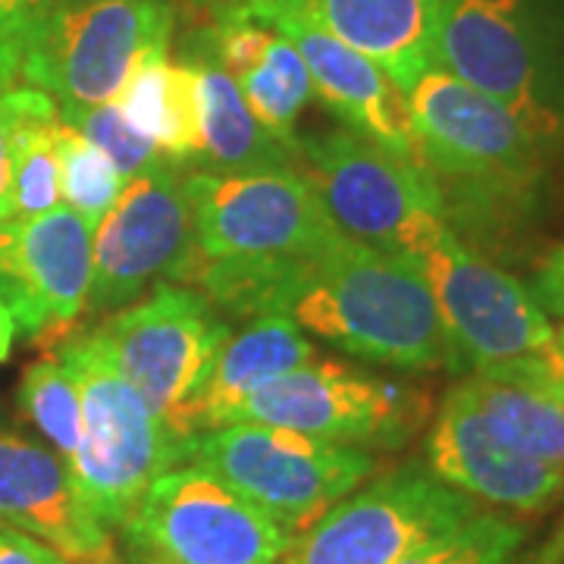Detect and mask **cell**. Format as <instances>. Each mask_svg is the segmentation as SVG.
I'll list each match as a JSON object with an SVG mask.
<instances>
[{
	"label": "cell",
	"instance_id": "13",
	"mask_svg": "<svg viewBox=\"0 0 564 564\" xmlns=\"http://www.w3.org/2000/svg\"><path fill=\"white\" fill-rule=\"evenodd\" d=\"M417 163L440 182L477 192H514L540 173V141L508 107L443 66L408 88Z\"/></svg>",
	"mask_w": 564,
	"mask_h": 564
},
{
	"label": "cell",
	"instance_id": "23",
	"mask_svg": "<svg viewBox=\"0 0 564 564\" xmlns=\"http://www.w3.org/2000/svg\"><path fill=\"white\" fill-rule=\"evenodd\" d=\"M122 117L158 144L166 161L198 158V101L192 63H173L166 54H148L117 98Z\"/></svg>",
	"mask_w": 564,
	"mask_h": 564
},
{
	"label": "cell",
	"instance_id": "7",
	"mask_svg": "<svg viewBox=\"0 0 564 564\" xmlns=\"http://www.w3.org/2000/svg\"><path fill=\"white\" fill-rule=\"evenodd\" d=\"M185 195L195 261L292 270L317 261L345 236L302 170L195 173L185 180Z\"/></svg>",
	"mask_w": 564,
	"mask_h": 564
},
{
	"label": "cell",
	"instance_id": "5",
	"mask_svg": "<svg viewBox=\"0 0 564 564\" xmlns=\"http://www.w3.org/2000/svg\"><path fill=\"white\" fill-rule=\"evenodd\" d=\"M173 22L170 0H51L17 44L20 76L61 110L117 104L135 66L170 51Z\"/></svg>",
	"mask_w": 564,
	"mask_h": 564
},
{
	"label": "cell",
	"instance_id": "30",
	"mask_svg": "<svg viewBox=\"0 0 564 564\" xmlns=\"http://www.w3.org/2000/svg\"><path fill=\"white\" fill-rule=\"evenodd\" d=\"M57 110V101L39 88L0 91V220H13V158L17 135L39 113Z\"/></svg>",
	"mask_w": 564,
	"mask_h": 564
},
{
	"label": "cell",
	"instance_id": "37",
	"mask_svg": "<svg viewBox=\"0 0 564 564\" xmlns=\"http://www.w3.org/2000/svg\"><path fill=\"white\" fill-rule=\"evenodd\" d=\"M555 336H558V348H562V355H564V323L555 329Z\"/></svg>",
	"mask_w": 564,
	"mask_h": 564
},
{
	"label": "cell",
	"instance_id": "27",
	"mask_svg": "<svg viewBox=\"0 0 564 564\" xmlns=\"http://www.w3.org/2000/svg\"><path fill=\"white\" fill-rule=\"evenodd\" d=\"M126 180L113 170V163L104 158L101 148L82 139L76 129L63 122L61 129V195L73 214L91 229L113 210L120 202Z\"/></svg>",
	"mask_w": 564,
	"mask_h": 564
},
{
	"label": "cell",
	"instance_id": "15",
	"mask_svg": "<svg viewBox=\"0 0 564 564\" xmlns=\"http://www.w3.org/2000/svg\"><path fill=\"white\" fill-rule=\"evenodd\" d=\"M95 273V229L66 204L0 220V299L25 336L57 333L79 321Z\"/></svg>",
	"mask_w": 564,
	"mask_h": 564
},
{
	"label": "cell",
	"instance_id": "33",
	"mask_svg": "<svg viewBox=\"0 0 564 564\" xmlns=\"http://www.w3.org/2000/svg\"><path fill=\"white\" fill-rule=\"evenodd\" d=\"M47 7L51 0H0V39L17 47Z\"/></svg>",
	"mask_w": 564,
	"mask_h": 564
},
{
	"label": "cell",
	"instance_id": "40",
	"mask_svg": "<svg viewBox=\"0 0 564 564\" xmlns=\"http://www.w3.org/2000/svg\"><path fill=\"white\" fill-rule=\"evenodd\" d=\"M151 564H161V562H151Z\"/></svg>",
	"mask_w": 564,
	"mask_h": 564
},
{
	"label": "cell",
	"instance_id": "25",
	"mask_svg": "<svg viewBox=\"0 0 564 564\" xmlns=\"http://www.w3.org/2000/svg\"><path fill=\"white\" fill-rule=\"evenodd\" d=\"M61 110L25 122L13 158V220H32L61 207Z\"/></svg>",
	"mask_w": 564,
	"mask_h": 564
},
{
	"label": "cell",
	"instance_id": "3",
	"mask_svg": "<svg viewBox=\"0 0 564 564\" xmlns=\"http://www.w3.org/2000/svg\"><path fill=\"white\" fill-rule=\"evenodd\" d=\"M57 358L82 392V440L69 458L73 484L104 527H122L148 486L188 462L192 436L170 430L82 333L61 345Z\"/></svg>",
	"mask_w": 564,
	"mask_h": 564
},
{
	"label": "cell",
	"instance_id": "1",
	"mask_svg": "<svg viewBox=\"0 0 564 564\" xmlns=\"http://www.w3.org/2000/svg\"><path fill=\"white\" fill-rule=\"evenodd\" d=\"M285 317L355 358L402 370L448 367L440 307L421 263L348 236L304 270Z\"/></svg>",
	"mask_w": 564,
	"mask_h": 564
},
{
	"label": "cell",
	"instance_id": "32",
	"mask_svg": "<svg viewBox=\"0 0 564 564\" xmlns=\"http://www.w3.org/2000/svg\"><path fill=\"white\" fill-rule=\"evenodd\" d=\"M533 299L540 302L545 314L564 317V245H558L540 267V273L533 280Z\"/></svg>",
	"mask_w": 564,
	"mask_h": 564
},
{
	"label": "cell",
	"instance_id": "10",
	"mask_svg": "<svg viewBox=\"0 0 564 564\" xmlns=\"http://www.w3.org/2000/svg\"><path fill=\"white\" fill-rule=\"evenodd\" d=\"M129 545L161 564H280L295 536L198 464L144 489L122 524Z\"/></svg>",
	"mask_w": 564,
	"mask_h": 564
},
{
	"label": "cell",
	"instance_id": "26",
	"mask_svg": "<svg viewBox=\"0 0 564 564\" xmlns=\"http://www.w3.org/2000/svg\"><path fill=\"white\" fill-rule=\"evenodd\" d=\"M20 404L41 436L69 464L82 440V392L69 367L61 358L32 364L20 383Z\"/></svg>",
	"mask_w": 564,
	"mask_h": 564
},
{
	"label": "cell",
	"instance_id": "11",
	"mask_svg": "<svg viewBox=\"0 0 564 564\" xmlns=\"http://www.w3.org/2000/svg\"><path fill=\"white\" fill-rule=\"evenodd\" d=\"M430 417L414 386L373 377L339 361L302 364L258 386L232 423H267L323 443L402 448Z\"/></svg>",
	"mask_w": 564,
	"mask_h": 564
},
{
	"label": "cell",
	"instance_id": "22",
	"mask_svg": "<svg viewBox=\"0 0 564 564\" xmlns=\"http://www.w3.org/2000/svg\"><path fill=\"white\" fill-rule=\"evenodd\" d=\"M198 101V158L210 173L299 170V154L273 139L248 110L236 79L217 61L192 63Z\"/></svg>",
	"mask_w": 564,
	"mask_h": 564
},
{
	"label": "cell",
	"instance_id": "12",
	"mask_svg": "<svg viewBox=\"0 0 564 564\" xmlns=\"http://www.w3.org/2000/svg\"><path fill=\"white\" fill-rule=\"evenodd\" d=\"M474 514V496L430 467H399L333 505L295 536L282 564H399Z\"/></svg>",
	"mask_w": 564,
	"mask_h": 564
},
{
	"label": "cell",
	"instance_id": "6",
	"mask_svg": "<svg viewBox=\"0 0 564 564\" xmlns=\"http://www.w3.org/2000/svg\"><path fill=\"white\" fill-rule=\"evenodd\" d=\"M82 336L170 430L198 433V402L229 336L202 292L158 285Z\"/></svg>",
	"mask_w": 564,
	"mask_h": 564
},
{
	"label": "cell",
	"instance_id": "38",
	"mask_svg": "<svg viewBox=\"0 0 564 564\" xmlns=\"http://www.w3.org/2000/svg\"><path fill=\"white\" fill-rule=\"evenodd\" d=\"M558 399H562V404H564V377L558 380Z\"/></svg>",
	"mask_w": 564,
	"mask_h": 564
},
{
	"label": "cell",
	"instance_id": "24",
	"mask_svg": "<svg viewBox=\"0 0 564 564\" xmlns=\"http://www.w3.org/2000/svg\"><path fill=\"white\" fill-rule=\"evenodd\" d=\"M232 79L239 85L254 120L261 122L273 139H280L299 154L295 126L302 117V107L314 95V85L295 44L273 29L261 57Z\"/></svg>",
	"mask_w": 564,
	"mask_h": 564
},
{
	"label": "cell",
	"instance_id": "34",
	"mask_svg": "<svg viewBox=\"0 0 564 564\" xmlns=\"http://www.w3.org/2000/svg\"><path fill=\"white\" fill-rule=\"evenodd\" d=\"M17 76H20V57H17V47L0 39V91L13 88Z\"/></svg>",
	"mask_w": 564,
	"mask_h": 564
},
{
	"label": "cell",
	"instance_id": "4",
	"mask_svg": "<svg viewBox=\"0 0 564 564\" xmlns=\"http://www.w3.org/2000/svg\"><path fill=\"white\" fill-rule=\"evenodd\" d=\"M299 170L348 239L421 261L448 232L443 188L423 170L351 129L299 135Z\"/></svg>",
	"mask_w": 564,
	"mask_h": 564
},
{
	"label": "cell",
	"instance_id": "2",
	"mask_svg": "<svg viewBox=\"0 0 564 564\" xmlns=\"http://www.w3.org/2000/svg\"><path fill=\"white\" fill-rule=\"evenodd\" d=\"M436 66L508 107L540 144L564 132V0H443Z\"/></svg>",
	"mask_w": 564,
	"mask_h": 564
},
{
	"label": "cell",
	"instance_id": "18",
	"mask_svg": "<svg viewBox=\"0 0 564 564\" xmlns=\"http://www.w3.org/2000/svg\"><path fill=\"white\" fill-rule=\"evenodd\" d=\"M426 467L443 484L511 511H545L564 496V470L505 445L462 386H455L426 436Z\"/></svg>",
	"mask_w": 564,
	"mask_h": 564
},
{
	"label": "cell",
	"instance_id": "16",
	"mask_svg": "<svg viewBox=\"0 0 564 564\" xmlns=\"http://www.w3.org/2000/svg\"><path fill=\"white\" fill-rule=\"evenodd\" d=\"M245 20L263 22L295 44L314 91L351 132L417 163L408 91L383 66L323 32L295 3H270Z\"/></svg>",
	"mask_w": 564,
	"mask_h": 564
},
{
	"label": "cell",
	"instance_id": "17",
	"mask_svg": "<svg viewBox=\"0 0 564 564\" xmlns=\"http://www.w3.org/2000/svg\"><path fill=\"white\" fill-rule=\"evenodd\" d=\"M0 524L51 545L69 564H120L107 527L82 502L57 452L0 426Z\"/></svg>",
	"mask_w": 564,
	"mask_h": 564
},
{
	"label": "cell",
	"instance_id": "41",
	"mask_svg": "<svg viewBox=\"0 0 564 564\" xmlns=\"http://www.w3.org/2000/svg\"><path fill=\"white\" fill-rule=\"evenodd\" d=\"M440 7H443V0H440Z\"/></svg>",
	"mask_w": 564,
	"mask_h": 564
},
{
	"label": "cell",
	"instance_id": "35",
	"mask_svg": "<svg viewBox=\"0 0 564 564\" xmlns=\"http://www.w3.org/2000/svg\"><path fill=\"white\" fill-rule=\"evenodd\" d=\"M13 336H17V323H13L10 307L0 299V361H7V355L13 348Z\"/></svg>",
	"mask_w": 564,
	"mask_h": 564
},
{
	"label": "cell",
	"instance_id": "19",
	"mask_svg": "<svg viewBox=\"0 0 564 564\" xmlns=\"http://www.w3.org/2000/svg\"><path fill=\"white\" fill-rule=\"evenodd\" d=\"M276 3H295L323 32L345 41L377 66H383L404 91L430 66H436L440 0H276Z\"/></svg>",
	"mask_w": 564,
	"mask_h": 564
},
{
	"label": "cell",
	"instance_id": "8",
	"mask_svg": "<svg viewBox=\"0 0 564 564\" xmlns=\"http://www.w3.org/2000/svg\"><path fill=\"white\" fill-rule=\"evenodd\" d=\"M188 462L217 474L292 536H302L373 474V455L358 445L323 443L267 423L195 433Z\"/></svg>",
	"mask_w": 564,
	"mask_h": 564
},
{
	"label": "cell",
	"instance_id": "39",
	"mask_svg": "<svg viewBox=\"0 0 564 564\" xmlns=\"http://www.w3.org/2000/svg\"><path fill=\"white\" fill-rule=\"evenodd\" d=\"M69 3H98V0H69Z\"/></svg>",
	"mask_w": 564,
	"mask_h": 564
},
{
	"label": "cell",
	"instance_id": "14",
	"mask_svg": "<svg viewBox=\"0 0 564 564\" xmlns=\"http://www.w3.org/2000/svg\"><path fill=\"white\" fill-rule=\"evenodd\" d=\"M192 261V204L180 170L166 161L126 182L120 202L98 223L85 311L113 314L158 285L185 282Z\"/></svg>",
	"mask_w": 564,
	"mask_h": 564
},
{
	"label": "cell",
	"instance_id": "21",
	"mask_svg": "<svg viewBox=\"0 0 564 564\" xmlns=\"http://www.w3.org/2000/svg\"><path fill=\"white\" fill-rule=\"evenodd\" d=\"M317 348L285 314L254 317L242 333H229L198 402V433L229 426L239 404L267 380L314 361Z\"/></svg>",
	"mask_w": 564,
	"mask_h": 564
},
{
	"label": "cell",
	"instance_id": "31",
	"mask_svg": "<svg viewBox=\"0 0 564 564\" xmlns=\"http://www.w3.org/2000/svg\"><path fill=\"white\" fill-rule=\"evenodd\" d=\"M0 564H69L51 545L0 524Z\"/></svg>",
	"mask_w": 564,
	"mask_h": 564
},
{
	"label": "cell",
	"instance_id": "20",
	"mask_svg": "<svg viewBox=\"0 0 564 564\" xmlns=\"http://www.w3.org/2000/svg\"><path fill=\"white\" fill-rule=\"evenodd\" d=\"M562 377L540 364H508L470 373L462 389L505 445L564 470Z\"/></svg>",
	"mask_w": 564,
	"mask_h": 564
},
{
	"label": "cell",
	"instance_id": "29",
	"mask_svg": "<svg viewBox=\"0 0 564 564\" xmlns=\"http://www.w3.org/2000/svg\"><path fill=\"white\" fill-rule=\"evenodd\" d=\"M61 110V107H57ZM61 120L76 129L82 139H88L95 148H101L104 158L113 163V170L122 180H135L139 173L166 163L158 144L141 135L132 122L122 117L117 104H98V107H66Z\"/></svg>",
	"mask_w": 564,
	"mask_h": 564
},
{
	"label": "cell",
	"instance_id": "9",
	"mask_svg": "<svg viewBox=\"0 0 564 564\" xmlns=\"http://www.w3.org/2000/svg\"><path fill=\"white\" fill-rule=\"evenodd\" d=\"M417 263L440 307L452 370L540 364L564 373L555 326L524 282L474 254L452 229Z\"/></svg>",
	"mask_w": 564,
	"mask_h": 564
},
{
	"label": "cell",
	"instance_id": "36",
	"mask_svg": "<svg viewBox=\"0 0 564 564\" xmlns=\"http://www.w3.org/2000/svg\"><path fill=\"white\" fill-rule=\"evenodd\" d=\"M214 3H217V13H226V17H248L258 7L276 3V0H214Z\"/></svg>",
	"mask_w": 564,
	"mask_h": 564
},
{
	"label": "cell",
	"instance_id": "28",
	"mask_svg": "<svg viewBox=\"0 0 564 564\" xmlns=\"http://www.w3.org/2000/svg\"><path fill=\"white\" fill-rule=\"evenodd\" d=\"M524 543V527L499 514H474L462 527L421 545L399 564H511Z\"/></svg>",
	"mask_w": 564,
	"mask_h": 564
}]
</instances>
